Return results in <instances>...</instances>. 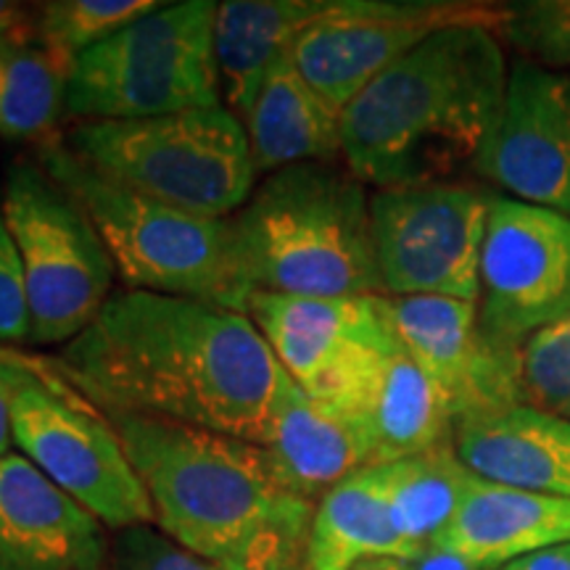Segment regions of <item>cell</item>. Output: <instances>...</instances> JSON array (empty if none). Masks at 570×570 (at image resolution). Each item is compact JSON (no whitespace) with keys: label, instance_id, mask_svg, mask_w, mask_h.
Instances as JSON below:
<instances>
[{"label":"cell","instance_id":"6","mask_svg":"<svg viewBox=\"0 0 570 570\" xmlns=\"http://www.w3.org/2000/svg\"><path fill=\"white\" fill-rule=\"evenodd\" d=\"M61 142L109 180L198 217H233L259 183L244 119L223 104L80 122Z\"/></svg>","mask_w":570,"mask_h":570},{"label":"cell","instance_id":"33","mask_svg":"<svg viewBox=\"0 0 570 570\" xmlns=\"http://www.w3.org/2000/svg\"><path fill=\"white\" fill-rule=\"evenodd\" d=\"M499 570H570V541L525 554V558L510 562V566Z\"/></svg>","mask_w":570,"mask_h":570},{"label":"cell","instance_id":"14","mask_svg":"<svg viewBox=\"0 0 570 570\" xmlns=\"http://www.w3.org/2000/svg\"><path fill=\"white\" fill-rule=\"evenodd\" d=\"M404 348L444 396L454 428L462 420L523 404L520 348L491 344L479 325V304L444 296H389Z\"/></svg>","mask_w":570,"mask_h":570},{"label":"cell","instance_id":"19","mask_svg":"<svg viewBox=\"0 0 570 570\" xmlns=\"http://www.w3.org/2000/svg\"><path fill=\"white\" fill-rule=\"evenodd\" d=\"M570 541V499L499 487L475 475L436 550L475 570H499L525 554Z\"/></svg>","mask_w":570,"mask_h":570},{"label":"cell","instance_id":"3","mask_svg":"<svg viewBox=\"0 0 570 570\" xmlns=\"http://www.w3.org/2000/svg\"><path fill=\"white\" fill-rule=\"evenodd\" d=\"M510 71L499 35L449 27L375 77L341 114V159L365 185L452 183L494 132Z\"/></svg>","mask_w":570,"mask_h":570},{"label":"cell","instance_id":"12","mask_svg":"<svg viewBox=\"0 0 570 570\" xmlns=\"http://www.w3.org/2000/svg\"><path fill=\"white\" fill-rule=\"evenodd\" d=\"M256 331L285 375L317 402L341 407L370 367L399 344L389 296L252 294L246 306Z\"/></svg>","mask_w":570,"mask_h":570},{"label":"cell","instance_id":"31","mask_svg":"<svg viewBox=\"0 0 570 570\" xmlns=\"http://www.w3.org/2000/svg\"><path fill=\"white\" fill-rule=\"evenodd\" d=\"M13 381L11 370L0 356V460L13 454Z\"/></svg>","mask_w":570,"mask_h":570},{"label":"cell","instance_id":"9","mask_svg":"<svg viewBox=\"0 0 570 570\" xmlns=\"http://www.w3.org/2000/svg\"><path fill=\"white\" fill-rule=\"evenodd\" d=\"M3 214L30 304V344L67 346L114 296L109 248L88 212L38 159L13 161L3 175Z\"/></svg>","mask_w":570,"mask_h":570},{"label":"cell","instance_id":"4","mask_svg":"<svg viewBox=\"0 0 570 570\" xmlns=\"http://www.w3.org/2000/svg\"><path fill=\"white\" fill-rule=\"evenodd\" d=\"M227 223L252 294H383L367 185L344 159L265 175Z\"/></svg>","mask_w":570,"mask_h":570},{"label":"cell","instance_id":"21","mask_svg":"<svg viewBox=\"0 0 570 570\" xmlns=\"http://www.w3.org/2000/svg\"><path fill=\"white\" fill-rule=\"evenodd\" d=\"M341 114L285 53L256 90L244 125L256 175L341 159Z\"/></svg>","mask_w":570,"mask_h":570},{"label":"cell","instance_id":"11","mask_svg":"<svg viewBox=\"0 0 570 570\" xmlns=\"http://www.w3.org/2000/svg\"><path fill=\"white\" fill-rule=\"evenodd\" d=\"M508 19L510 3L481 0H331L296 40L291 59L344 111L375 77L436 32L487 27L499 35Z\"/></svg>","mask_w":570,"mask_h":570},{"label":"cell","instance_id":"24","mask_svg":"<svg viewBox=\"0 0 570 570\" xmlns=\"http://www.w3.org/2000/svg\"><path fill=\"white\" fill-rule=\"evenodd\" d=\"M71 69L38 32L0 40V138L38 148L59 138Z\"/></svg>","mask_w":570,"mask_h":570},{"label":"cell","instance_id":"2","mask_svg":"<svg viewBox=\"0 0 570 570\" xmlns=\"http://www.w3.org/2000/svg\"><path fill=\"white\" fill-rule=\"evenodd\" d=\"M146 489L159 531L219 566H304L315 502L275 475L265 449L169 420L101 407Z\"/></svg>","mask_w":570,"mask_h":570},{"label":"cell","instance_id":"32","mask_svg":"<svg viewBox=\"0 0 570 570\" xmlns=\"http://www.w3.org/2000/svg\"><path fill=\"white\" fill-rule=\"evenodd\" d=\"M35 19H38V6L0 0V40L19 38V35H32Z\"/></svg>","mask_w":570,"mask_h":570},{"label":"cell","instance_id":"36","mask_svg":"<svg viewBox=\"0 0 570 570\" xmlns=\"http://www.w3.org/2000/svg\"><path fill=\"white\" fill-rule=\"evenodd\" d=\"M225 568V566H223ZM225 570H248V568H238V566H227Z\"/></svg>","mask_w":570,"mask_h":570},{"label":"cell","instance_id":"5","mask_svg":"<svg viewBox=\"0 0 570 570\" xmlns=\"http://www.w3.org/2000/svg\"><path fill=\"white\" fill-rule=\"evenodd\" d=\"M35 159L88 212L127 288L246 312L252 291L238 273L227 219L135 194L88 167L61 138L40 146Z\"/></svg>","mask_w":570,"mask_h":570},{"label":"cell","instance_id":"16","mask_svg":"<svg viewBox=\"0 0 570 570\" xmlns=\"http://www.w3.org/2000/svg\"><path fill=\"white\" fill-rule=\"evenodd\" d=\"M109 529L30 460H0V570H106Z\"/></svg>","mask_w":570,"mask_h":570},{"label":"cell","instance_id":"8","mask_svg":"<svg viewBox=\"0 0 570 570\" xmlns=\"http://www.w3.org/2000/svg\"><path fill=\"white\" fill-rule=\"evenodd\" d=\"M13 381V444L21 458L109 531L154 525V508L111 420L51 360L0 348Z\"/></svg>","mask_w":570,"mask_h":570},{"label":"cell","instance_id":"34","mask_svg":"<svg viewBox=\"0 0 570 570\" xmlns=\"http://www.w3.org/2000/svg\"><path fill=\"white\" fill-rule=\"evenodd\" d=\"M415 568L417 570H475L470 562L458 558V554L436 550V547H433V550H428L423 558L415 562Z\"/></svg>","mask_w":570,"mask_h":570},{"label":"cell","instance_id":"35","mask_svg":"<svg viewBox=\"0 0 570 570\" xmlns=\"http://www.w3.org/2000/svg\"><path fill=\"white\" fill-rule=\"evenodd\" d=\"M354 570H417L415 562L410 560H399V558H381V560H370L356 566Z\"/></svg>","mask_w":570,"mask_h":570},{"label":"cell","instance_id":"18","mask_svg":"<svg viewBox=\"0 0 570 570\" xmlns=\"http://www.w3.org/2000/svg\"><path fill=\"white\" fill-rule=\"evenodd\" d=\"M454 452L483 481L570 499V423L550 412L512 404L462 420Z\"/></svg>","mask_w":570,"mask_h":570},{"label":"cell","instance_id":"25","mask_svg":"<svg viewBox=\"0 0 570 570\" xmlns=\"http://www.w3.org/2000/svg\"><path fill=\"white\" fill-rule=\"evenodd\" d=\"M375 468L396 531L420 560L458 515L475 475L462 465L454 444Z\"/></svg>","mask_w":570,"mask_h":570},{"label":"cell","instance_id":"13","mask_svg":"<svg viewBox=\"0 0 570 570\" xmlns=\"http://www.w3.org/2000/svg\"><path fill=\"white\" fill-rule=\"evenodd\" d=\"M570 312V217L491 198L481 254L479 325L491 344L523 348Z\"/></svg>","mask_w":570,"mask_h":570},{"label":"cell","instance_id":"30","mask_svg":"<svg viewBox=\"0 0 570 570\" xmlns=\"http://www.w3.org/2000/svg\"><path fill=\"white\" fill-rule=\"evenodd\" d=\"M30 304H27L24 269L3 214V183H0V348L30 344Z\"/></svg>","mask_w":570,"mask_h":570},{"label":"cell","instance_id":"37","mask_svg":"<svg viewBox=\"0 0 570 570\" xmlns=\"http://www.w3.org/2000/svg\"><path fill=\"white\" fill-rule=\"evenodd\" d=\"M294 570H306V566H302V568H294Z\"/></svg>","mask_w":570,"mask_h":570},{"label":"cell","instance_id":"15","mask_svg":"<svg viewBox=\"0 0 570 570\" xmlns=\"http://www.w3.org/2000/svg\"><path fill=\"white\" fill-rule=\"evenodd\" d=\"M475 173L518 202L570 217V80L531 61L510 69L502 114Z\"/></svg>","mask_w":570,"mask_h":570},{"label":"cell","instance_id":"20","mask_svg":"<svg viewBox=\"0 0 570 570\" xmlns=\"http://www.w3.org/2000/svg\"><path fill=\"white\" fill-rule=\"evenodd\" d=\"M365 428L373 465L454 444V417L402 341L389 348L341 404Z\"/></svg>","mask_w":570,"mask_h":570},{"label":"cell","instance_id":"28","mask_svg":"<svg viewBox=\"0 0 570 570\" xmlns=\"http://www.w3.org/2000/svg\"><path fill=\"white\" fill-rule=\"evenodd\" d=\"M499 35L537 67H570V0L510 3V19Z\"/></svg>","mask_w":570,"mask_h":570},{"label":"cell","instance_id":"10","mask_svg":"<svg viewBox=\"0 0 570 570\" xmlns=\"http://www.w3.org/2000/svg\"><path fill=\"white\" fill-rule=\"evenodd\" d=\"M491 198L479 185L428 183L370 194L383 296L479 304Z\"/></svg>","mask_w":570,"mask_h":570},{"label":"cell","instance_id":"27","mask_svg":"<svg viewBox=\"0 0 570 570\" xmlns=\"http://www.w3.org/2000/svg\"><path fill=\"white\" fill-rule=\"evenodd\" d=\"M523 404L570 423V312L520 348Z\"/></svg>","mask_w":570,"mask_h":570},{"label":"cell","instance_id":"26","mask_svg":"<svg viewBox=\"0 0 570 570\" xmlns=\"http://www.w3.org/2000/svg\"><path fill=\"white\" fill-rule=\"evenodd\" d=\"M159 6V0H48L38 3L35 32L51 51L75 63Z\"/></svg>","mask_w":570,"mask_h":570},{"label":"cell","instance_id":"22","mask_svg":"<svg viewBox=\"0 0 570 570\" xmlns=\"http://www.w3.org/2000/svg\"><path fill=\"white\" fill-rule=\"evenodd\" d=\"M331 0H225L214 19L223 106L244 119L269 67L327 11Z\"/></svg>","mask_w":570,"mask_h":570},{"label":"cell","instance_id":"1","mask_svg":"<svg viewBox=\"0 0 570 570\" xmlns=\"http://www.w3.org/2000/svg\"><path fill=\"white\" fill-rule=\"evenodd\" d=\"M98 407L262 446L285 370L246 312L122 288L56 360Z\"/></svg>","mask_w":570,"mask_h":570},{"label":"cell","instance_id":"17","mask_svg":"<svg viewBox=\"0 0 570 570\" xmlns=\"http://www.w3.org/2000/svg\"><path fill=\"white\" fill-rule=\"evenodd\" d=\"M262 449L283 487L315 504L356 470L373 465V446L360 420L306 396L291 377Z\"/></svg>","mask_w":570,"mask_h":570},{"label":"cell","instance_id":"29","mask_svg":"<svg viewBox=\"0 0 570 570\" xmlns=\"http://www.w3.org/2000/svg\"><path fill=\"white\" fill-rule=\"evenodd\" d=\"M106 570H225L202 554L185 550L154 525H132L111 537Z\"/></svg>","mask_w":570,"mask_h":570},{"label":"cell","instance_id":"23","mask_svg":"<svg viewBox=\"0 0 570 570\" xmlns=\"http://www.w3.org/2000/svg\"><path fill=\"white\" fill-rule=\"evenodd\" d=\"M381 558L417 562V552L396 531L377 468L367 465L315 504L304 566L306 570H354Z\"/></svg>","mask_w":570,"mask_h":570},{"label":"cell","instance_id":"7","mask_svg":"<svg viewBox=\"0 0 570 570\" xmlns=\"http://www.w3.org/2000/svg\"><path fill=\"white\" fill-rule=\"evenodd\" d=\"M214 19L212 0L161 3L90 48L71 69L67 119L122 122L223 104Z\"/></svg>","mask_w":570,"mask_h":570}]
</instances>
